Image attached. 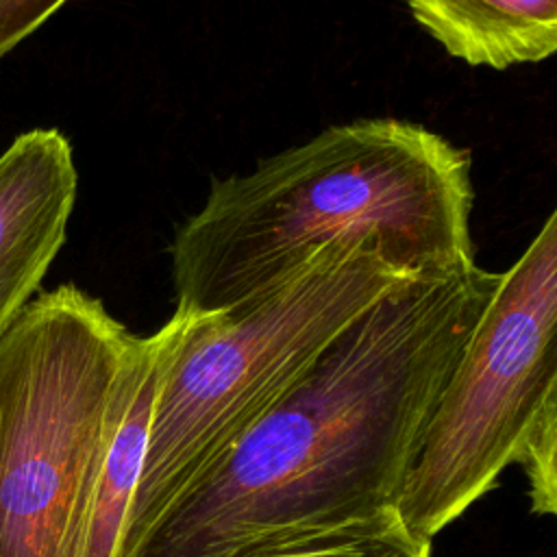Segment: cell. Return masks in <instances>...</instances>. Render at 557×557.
Returning a JSON list of instances; mask_svg holds the SVG:
<instances>
[{
  "label": "cell",
  "mask_w": 557,
  "mask_h": 557,
  "mask_svg": "<svg viewBox=\"0 0 557 557\" xmlns=\"http://www.w3.org/2000/svg\"><path fill=\"white\" fill-rule=\"evenodd\" d=\"M500 272L409 276L357 315L154 520L128 557H228L261 535L396 507Z\"/></svg>",
  "instance_id": "cell-1"
},
{
  "label": "cell",
  "mask_w": 557,
  "mask_h": 557,
  "mask_svg": "<svg viewBox=\"0 0 557 557\" xmlns=\"http://www.w3.org/2000/svg\"><path fill=\"white\" fill-rule=\"evenodd\" d=\"M472 157L422 124L331 126L255 170L213 181L172 242L176 307L233 313L326 248H366L409 276L476 265Z\"/></svg>",
  "instance_id": "cell-2"
},
{
  "label": "cell",
  "mask_w": 557,
  "mask_h": 557,
  "mask_svg": "<svg viewBox=\"0 0 557 557\" xmlns=\"http://www.w3.org/2000/svg\"><path fill=\"white\" fill-rule=\"evenodd\" d=\"M409 278L366 248H326L265 298L233 313H191L163 374L117 557L318 355Z\"/></svg>",
  "instance_id": "cell-3"
},
{
  "label": "cell",
  "mask_w": 557,
  "mask_h": 557,
  "mask_svg": "<svg viewBox=\"0 0 557 557\" xmlns=\"http://www.w3.org/2000/svg\"><path fill=\"white\" fill-rule=\"evenodd\" d=\"M135 339L76 285L35 296L0 337V557H78Z\"/></svg>",
  "instance_id": "cell-4"
},
{
  "label": "cell",
  "mask_w": 557,
  "mask_h": 557,
  "mask_svg": "<svg viewBox=\"0 0 557 557\" xmlns=\"http://www.w3.org/2000/svg\"><path fill=\"white\" fill-rule=\"evenodd\" d=\"M557 213L505 272L472 329L405 474L396 511L433 537L485 496L557 405Z\"/></svg>",
  "instance_id": "cell-5"
},
{
  "label": "cell",
  "mask_w": 557,
  "mask_h": 557,
  "mask_svg": "<svg viewBox=\"0 0 557 557\" xmlns=\"http://www.w3.org/2000/svg\"><path fill=\"white\" fill-rule=\"evenodd\" d=\"M78 172L59 128H33L0 154V337L59 255Z\"/></svg>",
  "instance_id": "cell-6"
},
{
  "label": "cell",
  "mask_w": 557,
  "mask_h": 557,
  "mask_svg": "<svg viewBox=\"0 0 557 557\" xmlns=\"http://www.w3.org/2000/svg\"><path fill=\"white\" fill-rule=\"evenodd\" d=\"M189 318V311L176 307L161 329L150 335H135L128 348L78 557H117L126 513L146 457L154 400Z\"/></svg>",
  "instance_id": "cell-7"
},
{
  "label": "cell",
  "mask_w": 557,
  "mask_h": 557,
  "mask_svg": "<svg viewBox=\"0 0 557 557\" xmlns=\"http://www.w3.org/2000/svg\"><path fill=\"white\" fill-rule=\"evenodd\" d=\"M411 17L450 57L507 70L557 50V0H405Z\"/></svg>",
  "instance_id": "cell-8"
},
{
  "label": "cell",
  "mask_w": 557,
  "mask_h": 557,
  "mask_svg": "<svg viewBox=\"0 0 557 557\" xmlns=\"http://www.w3.org/2000/svg\"><path fill=\"white\" fill-rule=\"evenodd\" d=\"M228 557H431V542L418 537L396 507L372 513L281 529L235 548Z\"/></svg>",
  "instance_id": "cell-9"
},
{
  "label": "cell",
  "mask_w": 557,
  "mask_h": 557,
  "mask_svg": "<svg viewBox=\"0 0 557 557\" xmlns=\"http://www.w3.org/2000/svg\"><path fill=\"white\" fill-rule=\"evenodd\" d=\"M557 405L542 411L529 431L516 463L524 470L529 483V503L535 516L557 511Z\"/></svg>",
  "instance_id": "cell-10"
},
{
  "label": "cell",
  "mask_w": 557,
  "mask_h": 557,
  "mask_svg": "<svg viewBox=\"0 0 557 557\" xmlns=\"http://www.w3.org/2000/svg\"><path fill=\"white\" fill-rule=\"evenodd\" d=\"M67 0H0V59L44 26Z\"/></svg>",
  "instance_id": "cell-11"
}]
</instances>
